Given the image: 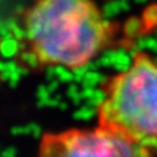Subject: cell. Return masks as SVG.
<instances>
[{"instance_id": "obj_1", "label": "cell", "mask_w": 157, "mask_h": 157, "mask_svg": "<svg viewBox=\"0 0 157 157\" xmlns=\"http://www.w3.org/2000/svg\"><path fill=\"white\" fill-rule=\"evenodd\" d=\"M22 32L24 53L37 67L79 69L109 47L115 27L93 0H30Z\"/></svg>"}, {"instance_id": "obj_2", "label": "cell", "mask_w": 157, "mask_h": 157, "mask_svg": "<svg viewBox=\"0 0 157 157\" xmlns=\"http://www.w3.org/2000/svg\"><path fill=\"white\" fill-rule=\"evenodd\" d=\"M97 109L98 126L157 148V62L137 52L130 66L106 78Z\"/></svg>"}, {"instance_id": "obj_4", "label": "cell", "mask_w": 157, "mask_h": 157, "mask_svg": "<svg viewBox=\"0 0 157 157\" xmlns=\"http://www.w3.org/2000/svg\"><path fill=\"white\" fill-rule=\"evenodd\" d=\"M0 2H2V0H0Z\"/></svg>"}, {"instance_id": "obj_3", "label": "cell", "mask_w": 157, "mask_h": 157, "mask_svg": "<svg viewBox=\"0 0 157 157\" xmlns=\"http://www.w3.org/2000/svg\"><path fill=\"white\" fill-rule=\"evenodd\" d=\"M156 150L135 144L106 129L73 128L47 132L37 157H155Z\"/></svg>"}]
</instances>
